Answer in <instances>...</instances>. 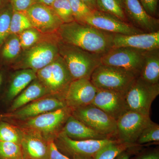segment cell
I'll use <instances>...</instances> for the list:
<instances>
[{"mask_svg": "<svg viewBox=\"0 0 159 159\" xmlns=\"http://www.w3.org/2000/svg\"><path fill=\"white\" fill-rule=\"evenodd\" d=\"M56 34L62 43L101 55L113 48L115 34L75 21L63 24Z\"/></svg>", "mask_w": 159, "mask_h": 159, "instance_id": "6da1fadb", "label": "cell"}, {"mask_svg": "<svg viewBox=\"0 0 159 159\" xmlns=\"http://www.w3.org/2000/svg\"><path fill=\"white\" fill-rule=\"evenodd\" d=\"M58 48L59 55L65 62L73 80L81 78L90 79L95 69L101 64V54L91 53L65 43L59 39Z\"/></svg>", "mask_w": 159, "mask_h": 159, "instance_id": "7a4b0ae2", "label": "cell"}, {"mask_svg": "<svg viewBox=\"0 0 159 159\" xmlns=\"http://www.w3.org/2000/svg\"><path fill=\"white\" fill-rule=\"evenodd\" d=\"M58 38L54 34L51 38H42L31 48L24 51L16 58L13 68L30 69L37 72L48 66L59 56Z\"/></svg>", "mask_w": 159, "mask_h": 159, "instance_id": "3957f363", "label": "cell"}, {"mask_svg": "<svg viewBox=\"0 0 159 159\" xmlns=\"http://www.w3.org/2000/svg\"><path fill=\"white\" fill-rule=\"evenodd\" d=\"M36 76L48 94L64 101L73 79L65 62L59 55L51 63L38 71Z\"/></svg>", "mask_w": 159, "mask_h": 159, "instance_id": "277c9868", "label": "cell"}, {"mask_svg": "<svg viewBox=\"0 0 159 159\" xmlns=\"http://www.w3.org/2000/svg\"><path fill=\"white\" fill-rule=\"evenodd\" d=\"M137 78L132 73L123 69L101 64L95 69L90 80L97 89L116 91L125 95Z\"/></svg>", "mask_w": 159, "mask_h": 159, "instance_id": "5b68a950", "label": "cell"}, {"mask_svg": "<svg viewBox=\"0 0 159 159\" xmlns=\"http://www.w3.org/2000/svg\"><path fill=\"white\" fill-rule=\"evenodd\" d=\"M114 140H74L61 131L54 142L57 149L70 158L93 159L101 148Z\"/></svg>", "mask_w": 159, "mask_h": 159, "instance_id": "8992f818", "label": "cell"}, {"mask_svg": "<svg viewBox=\"0 0 159 159\" xmlns=\"http://www.w3.org/2000/svg\"><path fill=\"white\" fill-rule=\"evenodd\" d=\"M159 94V84H151L137 77L125 93L127 110L150 116L152 104Z\"/></svg>", "mask_w": 159, "mask_h": 159, "instance_id": "52a82bcc", "label": "cell"}, {"mask_svg": "<svg viewBox=\"0 0 159 159\" xmlns=\"http://www.w3.org/2000/svg\"><path fill=\"white\" fill-rule=\"evenodd\" d=\"M145 51L127 47L112 48L102 54L101 64L123 69L138 77L144 64Z\"/></svg>", "mask_w": 159, "mask_h": 159, "instance_id": "ba28073f", "label": "cell"}, {"mask_svg": "<svg viewBox=\"0 0 159 159\" xmlns=\"http://www.w3.org/2000/svg\"><path fill=\"white\" fill-rule=\"evenodd\" d=\"M71 115L97 132L115 139L117 121L95 106L90 104L73 110Z\"/></svg>", "mask_w": 159, "mask_h": 159, "instance_id": "9c48e42d", "label": "cell"}, {"mask_svg": "<svg viewBox=\"0 0 159 159\" xmlns=\"http://www.w3.org/2000/svg\"><path fill=\"white\" fill-rule=\"evenodd\" d=\"M71 113L72 110L66 107L26 119L25 124L28 128L36 131L50 141L57 136Z\"/></svg>", "mask_w": 159, "mask_h": 159, "instance_id": "30bf717a", "label": "cell"}, {"mask_svg": "<svg viewBox=\"0 0 159 159\" xmlns=\"http://www.w3.org/2000/svg\"><path fill=\"white\" fill-rule=\"evenodd\" d=\"M115 139L129 145L136 144L142 132L152 122L150 116L127 111L117 120Z\"/></svg>", "mask_w": 159, "mask_h": 159, "instance_id": "8fae6325", "label": "cell"}, {"mask_svg": "<svg viewBox=\"0 0 159 159\" xmlns=\"http://www.w3.org/2000/svg\"><path fill=\"white\" fill-rule=\"evenodd\" d=\"M32 27L43 35L56 34L63 23L51 6L34 3L24 12Z\"/></svg>", "mask_w": 159, "mask_h": 159, "instance_id": "7c38bea8", "label": "cell"}, {"mask_svg": "<svg viewBox=\"0 0 159 159\" xmlns=\"http://www.w3.org/2000/svg\"><path fill=\"white\" fill-rule=\"evenodd\" d=\"M83 24H88L101 31L114 34L131 35L144 33L129 23L97 10L92 11Z\"/></svg>", "mask_w": 159, "mask_h": 159, "instance_id": "4fadbf2b", "label": "cell"}, {"mask_svg": "<svg viewBox=\"0 0 159 159\" xmlns=\"http://www.w3.org/2000/svg\"><path fill=\"white\" fill-rule=\"evenodd\" d=\"M97 91V89L90 80H75L69 86L64 101L72 111L84 107L92 104Z\"/></svg>", "mask_w": 159, "mask_h": 159, "instance_id": "5bb4252c", "label": "cell"}, {"mask_svg": "<svg viewBox=\"0 0 159 159\" xmlns=\"http://www.w3.org/2000/svg\"><path fill=\"white\" fill-rule=\"evenodd\" d=\"M128 22L144 33L159 31V20L145 11L139 0H123Z\"/></svg>", "mask_w": 159, "mask_h": 159, "instance_id": "9a60e30c", "label": "cell"}, {"mask_svg": "<svg viewBox=\"0 0 159 159\" xmlns=\"http://www.w3.org/2000/svg\"><path fill=\"white\" fill-rule=\"evenodd\" d=\"M91 104L100 109L116 121L128 111L125 95L116 91L97 89Z\"/></svg>", "mask_w": 159, "mask_h": 159, "instance_id": "2e32d148", "label": "cell"}, {"mask_svg": "<svg viewBox=\"0 0 159 159\" xmlns=\"http://www.w3.org/2000/svg\"><path fill=\"white\" fill-rule=\"evenodd\" d=\"M26 131H21L22 159H48L49 141L36 131L30 129Z\"/></svg>", "mask_w": 159, "mask_h": 159, "instance_id": "e0dca14e", "label": "cell"}, {"mask_svg": "<svg viewBox=\"0 0 159 159\" xmlns=\"http://www.w3.org/2000/svg\"><path fill=\"white\" fill-rule=\"evenodd\" d=\"M66 107L64 101L54 96L40 98L12 112L11 116L15 119L26 120Z\"/></svg>", "mask_w": 159, "mask_h": 159, "instance_id": "ac0fdd59", "label": "cell"}, {"mask_svg": "<svg viewBox=\"0 0 159 159\" xmlns=\"http://www.w3.org/2000/svg\"><path fill=\"white\" fill-rule=\"evenodd\" d=\"M113 48L127 47L148 51L159 49V31L131 35L115 34Z\"/></svg>", "mask_w": 159, "mask_h": 159, "instance_id": "d6986e66", "label": "cell"}, {"mask_svg": "<svg viewBox=\"0 0 159 159\" xmlns=\"http://www.w3.org/2000/svg\"><path fill=\"white\" fill-rule=\"evenodd\" d=\"M61 131L67 136L76 140H103L111 139L92 129L71 115Z\"/></svg>", "mask_w": 159, "mask_h": 159, "instance_id": "ffe728a7", "label": "cell"}, {"mask_svg": "<svg viewBox=\"0 0 159 159\" xmlns=\"http://www.w3.org/2000/svg\"><path fill=\"white\" fill-rule=\"evenodd\" d=\"M47 94H48L44 86L38 80H34L15 98L9 111L12 112Z\"/></svg>", "mask_w": 159, "mask_h": 159, "instance_id": "44dd1931", "label": "cell"}, {"mask_svg": "<svg viewBox=\"0 0 159 159\" xmlns=\"http://www.w3.org/2000/svg\"><path fill=\"white\" fill-rule=\"evenodd\" d=\"M139 77L151 84H159V49L145 51L144 64Z\"/></svg>", "mask_w": 159, "mask_h": 159, "instance_id": "7402d4cb", "label": "cell"}, {"mask_svg": "<svg viewBox=\"0 0 159 159\" xmlns=\"http://www.w3.org/2000/svg\"><path fill=\"white\" fill-rule=\"evenodd\" d=\"M36 73L30 69H23L17 71L12 77L7 93L8 100H13L19 94L34 80Z\"/></svg>", "mask_w": 159, "mask_h": 159, "instance_id": "603a6c76", "label": "cell"}, {"mask_svg": "<svg viewBox=\"0 0 159 159\" xmlns=\"http://www.w3.org/2000/svg\"><path fill=\"white\" fill-rule=\"evenodd\" d=\"M97 10L114 16L128 23L124 11L123 0H96Z\"/></svg>", "mask_w": 159, "mask_h": 159, "instance_id": "cb8c5ba5", "label": "cell"}, {"mask_svg": "<svg viewBox=\"0 0 159 159\" xmlns=\"http://www.w3.org/2000/svg\"><path fill=\"white\" fill-rule=\"evenodd\" d=\"M136 146L139 145H129L115 139L101 148L93 159H115L122 152Z\"/></svg>", "mask_w": 159, "mask_h": 159, "instance_id": "d4e9b609", "label": "cell"}, {"mask_svg": "<svg viewBox=\"0 0 159 159\" xmlns=\"http://www.w3.org/2000/svg\"><path fill=\"white\" fill-rule=\"evenodd\" d=\"M2 51L3 59L7 61L16 59L21 51L19 38L17 34H10L5 41Z\"/></svg>", "mask_w": 159, "mask_h": 159, "instance_id": "484cf974", "label": "cell"}, {"mask_svg": "<svg viewBox=\"0 0 159 159\" xmlns=\"http://www.w3.org/2000/svg\"><path fill=\"white\" fill-rule=\"evenodd\" d=\"M32 28L30 21L24 12L13 10L10 23V34H19L26 29Z\"/></svg>", "mask_w": 159, "mask_h": 159, "instance_id": "4316f807", "label": "cell"}, {"mask_svg": "<svg viewBox=\"0 0 159 159\" xmlns=\"http://www.w3.org/2000/svg\"><path fill=\"white\" fill-rule=\"evenodd\" d=\"M51 6L63 24L75 21L68 0H55Z\"/></svg>", "mask_w": 159, "mask_h": 159, "instance_id": "83f0119b", "label": "cell"}, {"mask_svg": "<svg viewBox=\"0 0 159 159\" xmlns=\"http://www.w3.org/2000/svg\"><path fill=\"white\" fill-rule=\"evenodd\" d=\"M12 12L13 9L11 4H9L0 11V46L9 36Z\"/></svg>", "mask_w": 159, "mask_h": 159, "instance_id": "f1b7e54d", "label": "cell"}, {"mask_svg": "<svg viewBox=\"0 0 159 159\" xmlns=\"http://www.w3.org/2000/svg\"><path fill=\"white\" fill-rule=\"evenodd\" d=\"M21 130L7 122H0V141L13 142L20 145Z\"/></svg>", "mask_w": 159, "mask_h": 159, "instance_id": "f546056e", "label": "cell"}, {"mask_svg": "<svg viewBox=\"0 0 159 159\" xmlns=\"http://www.w3.org/2000/svg\"><path fill=\"white\" fill-rule=\"evenodd\" d=\"M36 29L30 28L18 34L22 49L24 51L31 48L42 39V35Z\"/></svg>", "mask_w": 159, "mask_h": 159, "instance_id": "4dcf8cb0", "label": "cell"}, {"mask_svg": "<svg viewBox=\"0 0 159 159\" xmlns=\"http://www.w3.org/2000/svg\"><path fill=\"white\" fill-rule=\"evenodd\" d=\"M22 156L20 145L13 142L0 141V159H18Z\"/></svg>", "mask_w": 159, "mask_h": 159, "instance_id": "1f68e13d", "label": "cell"}, {"mask_svg": "<svg viewBox=\"0 0 159 159\" xmlns=\"http://www.w3.org/2000/svg\"><path fill=\"white\" fill-rule=\"evenodd\" d=\"M159 141V125L152 122L142 132L137 140L138 145Z\"/></svg>", "mask_w": 159, "mask_h": 159, "instance_id": "d6a6232c", "label": "cell"}, {"mask_svg": "<svg viewBox=\"0 0 159 159\" xmlns=\"http://www.w3.org/2000/svg\"><path fill=\"white\" fill-rule=\"evenodd\" d=\"M75 21L83 23L86 18L93 10L86 6L81 0H68Z\"/></svg>", "mask_w": 159, "mask_h": 159, "instance_id": "836d02e7", "label": "cell"}, {"mask_svg": "<svg viewBox=\"0 0 159 159\" xmlns=\"http://www.w3.org/2000/svg\"><path fill=\"white\" fill-rule=\"evenodd\" d=\"M13 10L25 12L35 3L34 0H10Z\"/></svg>", "mask_w": 159, "mask_h": 159, "instance_id": "e575fe53", "label": "cell"}, {"mask_svg": "<svg viewBox=\"0 0 159 159\" xmlns=\"http://www.w3.org/2000/svg\"><path fill=\"white\" fill-rule=\"evenodd\" d=\"M139 1L149 15L156 17L158 0H139Z\"/></svg>", "mask_w": 159, "mask_h": 159, "instance_id": "d590c367", "label": "cell"}, {"mask_svg": "<svg viewBox=\"0 0 159 159\" xmlns=\"http://www.w3.org/2000/svg\"><path fill=\"white\" fill-rule=\"evenodd\" d=\"M132 159H159V148L147 149L139 152Z\"/></svg>", "mask_w": 159, "mask_h": 159, "instance_id": "8d00e7d4", "label": "cell"}, {"mask_svg": "<svg viewBox=\"0 0 159 159\" xmlns=\"http://www.w3.org/2000/svg\"><path fill=\"white\" fill-rule=\"evenodd\" d=\"M49 150L48 159H73L70 158L61 153L57 149L54 140L49 141Z\"/></svg>", "mask_w": 159, "mask_h": 159, "instance_id": "74e56055", "label": "cell"}, {"mask_svg": "<svg viewBox=\"0 0 159 159\" xmlns=\"http://www.w3.org/2000/svg\"><path fill=\"white\" fill-rule=\"evenodd\" d=\"M136 146H135V147L129 148L127 150L124 151L118 155L115 159H129L131 155L133 152H135L134 148Z\"/></svg>", "mask_w": 159, "mask_h": 159, "instance_id": "f35d334b", "label": "cell"}, {"mask_svg": "<svg viewBox=\"0 0 159 159\" xmlns=\"http://www.w3.org/2000/svg\"><path fill=\"white\" fill-rule=\"evenodd\" d=\"M84 4L93 11L97 10L96 0H81Z\"/></svg>", "mask_w": 159, "mask_h": 159, "instance_id": "ab89813d", "label": "cell"}, {"mask_svg": "<svg viewBox=\"0 0 159 159\" xmlns=\"http://www.w3.org/2000/svg\"><path fill=\"white\" fill-rule=\"evenodd\" d=\"M55 0H34L35 3H40L46 6H51Z\"/></svg>", "mask_w": 159, "mask_h": 159, "instance_id": "60d3db41", "label": "cell"}, {"mask_svg": "<svg viewBox=\"0 0 159 159\" xmlns=\"http://www.w3.org/2000/svg\"><path fill=\"white\" fill-rule=\"evenodd\" d=\"M3 82V76L2 73H0V87L2 85Z\"/></svg>", "mask_w": 159, "mask_h": 159, "instance_id": "b9f144b4", "label": "cell"}, {"mask_svg": "<svg viewBox=\"0 0 159 159\" xmlns=\"http://www.w3.org/2000/svg\"><path fill=\"white\" fill-rule=\"evenodd\" d=\"M18 159H22V157L19 158Z\"/></svg>", "mask_w": 159, "mask_h": 159, "instance_id": "7bdbcfd3", "label": "cell"}, {"mask_svg": "<svg viewBox=\"0 0 159 159\" xmlns=\"http://www.w3.org/2000/svg\"><path fill=\"white\" fill-rule=\"evenodd\" d=\"M2 0H0V4H1V2H2Z\"/></svg>", "mask_w": 159, "mask_h": 159, "instance_id": "ee69618b", "label": "cell"}, {"mask_svg": "<svg viewBox=\"0 0 159 159\" xmlns=\"http://www.w3.org/2000/svg\"></svg>", "mask_w": 159, "mask_h": 159, "instance_id": "f6af8a7d", "label": "cell"}]
</instances>
